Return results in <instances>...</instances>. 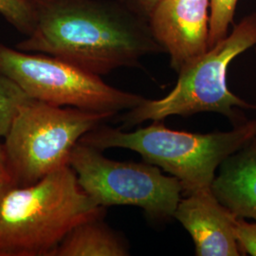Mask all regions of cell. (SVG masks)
Segmentation results:
<instances>
[{"mask_svg":"<svg viewBox=\"0 0 256 256\" xmlns=\"http://www.w3.org/2000/svg\"><path fill=\"white\" fill-rule=\"evenodd\" d=\"M0 14L19 32L30 36L36 26L34 0H0Z\"/></svg>","mask_w":256,"mask_h":256,"instance_id":"obj_13","label":"cell"},{"mask_svg":"<svg viewBox=\"0 0 256 256\" xmlns=\"http://www.w3.org/2000/svg\"><path fill=\"white\" fill-rule=\"evenodd\" d=\"M128 8L147 19L160 0H120Z\"/></svg>","mask_w":256,"mask_h":256,"instance_id":"obj_17","label":"cell"},{"mask_svg":"<svg viewBox=\"0 0 256 256\" xmlns=\"http://www.w3.org/2000/svg\"><path fill=\"white\" fill-rule=\"evenodd\" d=\"M209 8L210 0H160L148 18L174 72L209 50Z\"/></svg>","mask_w":256,"mask_h":256,"instance_id":"obj_8","label":"cell"},{"mask_svg":"<svg viewBox=\"0 0 256 256\" xmlns=\"http://www.w3.org/2000/svg\"></svg>","mask_w":256,"mask_h":256,"instance_id":"obj_18","label":"cell"},{"mask_svg":"<svg viewBox=\"0 0 256 256\" xmlns=\"http://www.w3.org/2000/svg\"><path fill=\"white\" fill-rule=\"evenodd\" d=\"M0 74L16 82L30 98L56 106L114 116L144 101L140 95L115 88L100 76L62 59L22 52L2 43Z\"/></svg>","mask_w":256,"mask_h":256,"instance_id":"obj_6","label":"cell"},{"mask_svg":"<svg viewBox=\"0 0 256 256\" xmlns=\"http://www.w3.org/2000/svg\"><path fill=\"white\" fill-rule=\"evenodd\" d=\"M210 190L236 218L256 221V135L222 162Z\"/></svg>","mask_w":256,"mask_h":256,"instance_id":"obj_10","label":"cell"},{"mask_svg":"<svg viewBox=\"0 0 256 256\" xmlns=\"http://www.w3.org/2000/svg\"><path fill=\"white\" fill-rule=\"evenodd\" d=\"M110 117L28 98L18 110L3 142L16 185L34 184L68 165L80 140Z\"/></svg>","mask_w":256,"mask_h":256,"instance_id":"obj_5","label":"cell"},{"mask_svg":"<svg viewBox=\"0 0 256 256\" xmlns=\"http://www.w3.org/2000/svg\"><path fill=\"white\" fill-rule=\"evenodd\" d=\"M97 218L78 224L59 244L54 256H128L126 239Z\"/></svg>","mask_w":256,"mask_h":256,"instance_id":"obj_11","label":"cell"},{"mask_svg":"<svg viewBox=\"0 0 256 256\" xmlns=\"http://www.w3.org/2000/svg\"><path fill=\"white\" fill-rule=\"evenodd\" d=\"M14 186L16 185L10 170L3 142H0V196Z\"/></svg>","mask_w":256,"mask_h":256,"instance_id":"obj_16","label":"cell"},{"mask_svg":"<svg viewBox=\"0 0 256 256\" xmlns=\"http://www.w3.org/2000/svg\"><path fill=\"white\" fill-rule=\"evenodd\" d=\"M66 165L27 186L0 196V256H54L78 224L104 218Z\"/></svg>","mask_w":256,"mask_h":256,"instance_id":"obj_2","label":"cell"},{"mask_svg":"<svg viewBox=\"0 0 256 256\" xmlns=\"http://www.w3.org/2000/svg\"><path fill=\"white\" fill-rule=\"evenodd\" d=\"M238 0H210L209 48L227 36Z\"/></svg>","mask_w":256,"mask_h":256,"instance_id":"obj_14","label":"cell"},{"mask_svg":"<svg viewBox=\"0 0 256 256\" xmlns=\"http://www.w3.org/2000/svg\"><path fill=\"white\" fill-rule=\"evenodd\" d=\"M256 135V120L244 122L232 131L198 134L166 128L153 120L135 131L99 126L79 142L106 150L124 148L137 152L144 160L164 169L182 184L186 194L210 189L216 170L229 156Z\"/></svg>","mask_w":256,"mask_h":256,"instance_id":"obj_3","label":"cell"},{"mask_svg":"<svg viewBox=\"0 0 256 256\" xmlns=\"http://www.w3.org/2000/svg\"><path fill=\"white\" fill-rule=\"evenodd\" d=\"M28 98L16 82L0 74V138L5 137L19 108Z\"/></svg>","mask_w":256,"mask_h":256,"instance_id":"obj_12","label":"cell"},{"mask_svg":"<svg viewBox=\"0 0 256 256\" xmlns=\"http://www.w3.org/2000/svg\"><path fill=\"white\" fill-rule=\"evenodd\" d=\"M174 218L190 234L196 256L243 254L234 234L236 216L216 200L210 189L187 194L180 200Z\"/></svg>","mask_w":256,"mask_h":256,"instance_id":"obj_9","label":"cell"},{"mask_svg":"<svg viewBox=\"0 0 256 256\" xmlns=\"http://www.w3.org/2000/svg\"><path fill=\"white\" fill-rule=\"evenodd\" d=\"M234 234L242 254L247 252L250 256H256V223H248L244 218H236Z\"/></svg>","mask_w":256,"mask_h":256,"instance_id":"obj_15","label":"cell"},{"mask_svg":"<svg viewBox=\"0 0 256 256\" xmlns=\"http://www.w3.org/2000/svg\"><path fill=\"white\" fill-rule=\"evenodd\" d=\"M82 191L98 206H133L146 212L151 220L174 218L182 200V184L148 162H118L108 158L101 150L78 142L70 156Z\"/></svg>","mask_w":256,"mask_h":256,"instance_id":"obj_7","label":"cell"},{"mask_svg":"<svg viewBox=\"0 0 256 256\" xmlns=\"http://www.w3.org/2000/svg\"><path fill=\"white\" fill-rule=\"evenodd\" d=\"M256 45V14L242 19L230 36L205 54L183 66L174 88L158 100H146L128 110L120 120L122 129L146 120H162L170 116H192L200 112H218L234 124L244 122L241 110L252 108L228 88L230 62ZM236 124V126H238Z\"/></svg>","mask_w":256,"mask_h":256,"instance_id":"obj_4","label":"cell"},{"mask_svg":"<svg viewBox=\"0 0 256 256\" xmlns=\"http://www.w3.org/2000/svg\"><path fill=\"white\" fill-rule=\"evenodd\" d=\"M34 1L36 26L19 50L52 55L98 76L164 52L148 20L120 1Z\"/></svg>","mask_w":256,"mask_h":256,"instance_id":"obj_1","label":"cell"}]
</instances>
